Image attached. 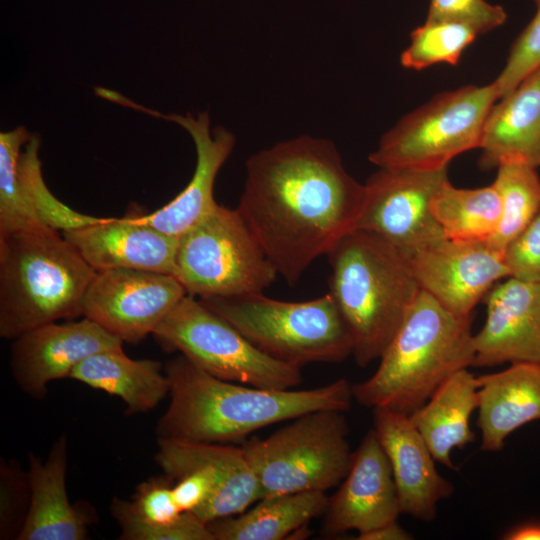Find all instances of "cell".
<instances>
[{
  "label": "cell",
  "mask_w": 540,
  "mask_h": 540,
  "mask_svg": "<svg viewBox=\"0 0 540 540\" xmlns=\"http://www.w3.org/2000/svg\"><path fill=\"white\" fill-rule=\"evenodd\" d=\"M236 207L289 285L356 229L365 185L346 170L335 144L300 135L251 155Z\"/></svg>",
  "instance_id": "6da1fadb"
},
{
  "label": "cell",
  "mask_w": 540,
  "mask_h": 540,
  "mask_svg": "<svg viewBox=\"0 0 540 540\" xmlns=\"http://www.w3.org/2000/svg\"><path fill=\"white\" fill-rule=\"evenodd\" d=\"M170 401L156 424L157 439L235 444L264 427L315 410H349L352 384L338 379L307 390L254 387L216 378L183 355L164 364Z\"/></svg>",
  "instance_id": "7a4b0ae2"
},
{
  "label": "cell",
  "mask_w": 540,
  "mask_h": 540,
  "mask_svg": "<svg viewBox=\"0 0 540 540\" xmlns=\"http://www.w3.org/2000/svg\"><path fill=\"white\" fill-rule=\"evenodd\" d=\"M473 337L472 315H456L420 290L377 370L352 384L353 399L367 408L411 415L451 375L472 367Z\"/></svg>",
  "instance_id": "3957f363"
},
{
  "label": "cell",
  "mask_w": 540,
  "mask_h": 540,
  "mask_svg": "<svg viewBox=\"0 0 540 540\" xmlns=\"http://www.w3.org/2000/svg\"><path fill=\"white\" fill-rule=\"evenodd\" d=\"M327 256L329 292L350 331L352 355L365 367L382 356L421 289L407 257L369 231H350Z\"/></svg>",
  "instance_id": "277c9868"
},
{
  "label": "cell",
  "mask_w": 540,
  "mask_h": 540,
  "mask_svg": "<svg viewBox=\"0 0 540 540\" xmlns=\"http://www.w3.org/2000/svg\"><path fill=\"white\" fill-rule=\"evenodd\" d=\"M94 270L51 229L0 238V336L13 340L38 326L82 316Z\"/></svg>",
  "instance_id": "5b68a950"
},
{
  "label": "cell",
  "mask_w": 540,
  "mask_h": 540,
  "mask_svg": "<svg viewBox=\"0 0 540 540\" xmlns=\"http://www.w3.org/2000/svg\"><path fill=\"white\" fill-rule=\"evenodd\" d=\"M200 300L280 362L301 368L341 362L352 355L350 331L330 292L302 302L276 300L263 293Z\"/></svg>",
  "instance_id": "8992f818"
},
{
  "label": "cell",
  "mask_w": 540,
  "mask_h": 540,
  "mask_svg": "<svg viewBox=\"0 0 540 540\" xmlns=\"http://www.w3.org/2000/svg\"><path fill=\"white\" fill-rule=\"evenodd\" d=\"M344 411L304 413L264 439L243 442L262 497L322 491L345 478L352 454Z\"/></svg>",
  "instance_id": "52a82bcc"
},
{
  "label": "cell",
  "mask_w": 540,
  "mask_h": 540,
  "mask_svg": "<svg viewBox=\"0 0 540 540\" xmlns=\"http://www.w3.org/2000/svg\"><path fill=\"white\" fill-rule=\"evenodd\" d=\"M498 99L493 82L439 93L385 132L368 159L378 168L448 167L454 157L480 147L486 119Z\"/></svg>",
  "instance_id": "ba28073f"
},
{
  "label": "cell",
  "mask_w": 540,
  "mask_h": 540,
  "mask_svg": "<svg viewBox=\"0 0 540 540\" xmlns=\"http://www.w3.org/2000/svg\"><path fill=\"white\" fill-rule=\"evenodd\" d=\"M278 273L238 209L217 206L179 236L175 277L200 299L263 293Z\"/></svg>",
  "instance_id": "9c48e42d"
},
{
  "label": "cell",
  "mask_w": 540,
  "mask_h": 540,
  "mask_svg": "<svg viewBox=\"0 0 540 540\" xmlns=\"http://www.w3.org/2000/svg\"><path fill=\"white\" fill-rule=\"evenodd\" d=\"M152 335L163 348L179 351L195 366L222 380L278 390L291 389L303 380L300 367L264 354L232 324L189 294Z\"/></svg>",
  "instance_id": "30bf717a"
},
{
  "label": "cell",
  "mask_w": 540,
  "mask_h": 540,
  "mask_svg": "<svg viewBox=\"0 0 540 540\" xmlns=\"http://www.w3.org/2000/svg\"><path fill=\"white\" fill-rule=\"evenodd\" d=\"M155 461L177 504L205 523L240 514L262 497L244 450L233 444L157 439Z\"/></svg>",
  "instance_id": "8fae6325"
},
{
  "label": "cell",
  "mask_w": 540,
  "mask_h": 540,
  "mask_svg": "<svg viewBox=\"0 0 540 540\" xmlns=\"http://www.w3.org/2000/svg\"><path fill=\"white\" fill-rule=\"evenodd\" d=\"M447 179L448 167L378 168L364 183L365 199L356 229L376 234L405 256L445 238L431 212V200Z\"/></svg>",
  "instance_id": "7c38bea8"
},
{
  "label": "cell",
  "mask_w": 540,
  "mask_h": 540,
  "mask_svg": "<svg viewBox=\"0 0 540 540\" xmlns=\"http://www.w3.org/2000/svg\"><path fill=\"white\" fill-rule=\"evenodd\" d=\"M181 282L165 273L114 268L97 271L84 294L81 311L123 342L152 334L186 295Z\"/></svg>",
  "instance_id": "4fadbf2b"
},
{
  "label": "cell",
  "mask_w": 540,
  "mask_h": 540,
  "mask_svg": "<svg viewBox=\"0 0 540 540\" xmlns=\"http://www.w3.org/2000/svg\"><path fill=\"white\" fill-rule=\"evenodd\" d=\"M105 99L174 122L191 136L196 150V165L187 186L160 209L146 215L134 216L141 223L179 237L217 206L214 184L219 170L234 149V134L223 126L211 129L208 112H199L196 116L190 113L162 114L110 89L106 91Z\"/></svg>",
  "instance_id": "5bb4252c"
},
{
  "label": "cell",
  "mask_w": 540,
  "mask_h": 540,
  "mask_svg": "<svg viewBox=\"0 0 540 540\" xmlns=\"http://www.w3.org/2000/svg\"><path fill=\"white\" fill-rule=\"evenodd\" d=\"M406 257L420 289L459 316H471L495 283L510 277L503 255L486 241L443 238Z\"/></svg>",
  "instance_id": "9a60e30c"
},
{
  "label": "cell",
  "mask_w": 540,
  "mask_h": 540,
  "mask_svg": "<svg viewBox=\"0 0 540 540\" xmlns=\"http://www.w3.org/2000/svg\"><path fill=\"white\" fill-rule=\"evenodd\" d=\"M123 343L86 317L61 324H44L12 340V376L24 393L34 399H43L50 382L69 377L88 356L123 348Z\"/></svg>",
  "instance_id": "2e32d148"
},
{
  "label": "cell",
  "mask_w": 540,
  "mask_h": 540,
  "mask_svg": "<svg viewBox=\"0 0 540 540\" xmlns=\"http://www.w3.org/2000/svg\"><path fill=\"white\" fill-rule=\"evenodd\" d=\"M343 483L328 500L323 533L366 532L401 513L391 465L374 429L352 454Z\"/></svg>",
  "instance_id": "e0dca14e"
},
{
  "label": "cell",
  "mask_w": 540,
  "mask_h": 540,
  "mask_svg": "<svg viewBox=\"0 0 540 540\" xmlns=\"http://www.w3.org/2000/svg\"><path fill=\"white\" fill-rule=\"evenodd\" d=\"M486 319L474 334L472 367L540 364V284L507 277L484 297Z\"/></svg>",
  "instance_id": "ac0fdd59"
},
{
  "label": "cell",
  "mask_w": 540,
  "mask_h": 540,
  "mask_svg": "<svg viewBox=\"0 0 540 540\" xmlns=\"http://www.w3.org/2000/svg\"><path fill=\"white\" fill-rule=\"evenodd\" d=\"M373 416V429L391 465L401 513L434 520L437 504L451 496L454 486L437 471L436 460L408 415L375 408Z\"/></svg>",
  "instance_id": "d6986e66"
},
{
  "label": "cell",
  "mask_w": 540,
  "mask_h": 540,
  "mask_svg": "<svg viewBox=\"0 0 540 540\" xmlns=\"http://www.w3.org/2000/svg\"><path fill=\"white\" fill-rule=\"evenodd\" d=\"M61 233L96 271L128 268L175 276L179 237L141 223L134 216L104 218Z\"/></svg>",
  "instance_id": "ffe728a7"
},
{
  "label": "cell",
  "mask_w": 540,
  "mask_h": 540,
  "mask_svg": "<svg viewBox=\"0 0 540 540\" xmlns=\"http://www.w3.org/2000/svg\"><path fill=\"white\" fill-rule=\"evenodd\" d=\"M68 440L60 435L47 459L30 452L27 470L30 484L28 512L18 540H85L95 520L87 503L72 504L66 489Z\"/></svg>",
  "instance_id": "44dd1931"
},
{
  "label": "cell",
  "mask_w": 540,
  "mask_h": 540,
  "mask_svg": "<svg viewBox=\"0 0 540 540\" xmlns=\"http://www.w3.org/2000/svg\"><path fill=\"white\" fill-rule=\"evenodd\" d=\"M478 379L477 427L481 431V449L498 452L514 431L540 420V364L512 363Z\"/></svg>",
  "instance_id": "7402d4cb"
},
{
  "label": "cell",
  "mask_w": 540,
  "mask_h": 540,
  "mask_svg": "<svg viewBox=\"0 0 540 540\" xmlns=\"http://www.w3.org/2000/svg\"><path fill=\"white\" fill-rule=\"evenodd\" d=\"M498 100L484 125L480 167L507 161L540 167V68Z\"/></svg>",
  "instance_id": "603a6c76"
},
{
  "label": "cell",
  "mask_w": 540,
  "mask_h": 540,
  "mask_svg": "<svg viewBox=\"0 0 540 540\" xmlns=\"http://www.w3.org/2000/svg\"><path fill=\"white\" fill-rule=\"evenodd\" d=\"M110 511L120 540H214L207 523L180 509L164 474L141 482L131 500L114 497Z\"/></svg>",
  "instance_id": "cb8c5ba5"
},
{
  "label": "cell",
  "mask_w": 540,
  "mask_h": 540,
  "mask_svg": "<svg viewBox=\"0 0 540 540\" xmlns=\"http://www.w3.org/2000/svg\"><path fill=\"white\" fill-rule=\"evenodd\" d=\"M479 379L468 368L451 375L432 396L409 415L434 459L455 469L453 449H464L475 441L470 418L478 408Z\"/></svg>",
  "instance_id": "d4e9b609"
},
{
  "label": "cell",
  "mask_w": 540,
  "mask_h": 540,
  "mask_svg": "<svg viewBox=\"0 0 540 540\" xmlns=\"http://www.w3.org/2000/svg\"><path fill=\"white\" fill-rule=\"evenodd\" d=\"M69 378L119 397L130 414L156 408L170 391L164 366L152 359H132L123 348L97 352L82 360Z\"/></svg>",
  "instance_id": "484cf974"
},
{
  "label": "cell",
  "mask_w": 540,
  "mask_h": 540,
  "mask_svg": "<svg viewBox=\"0 0 540 540\" xmlns=\"http://www.w3.org/2000/svg\"><path fill=\"white\" fill-rule=\"evenodd\" d=\"M322 491H304L261 498L240 514L208 523L214 540H280L326 511Z\"/></svg>",
  "instance_id": "4316f807"
},
{
  "label": "cell",
  "mask_w": 540,
  "mask_h": 540,
  "mask_svg": "<svg viewBox=\"0 0 540 540\" xmlns=\"http://www.w3.org/2000/svg\"><path fill=\"white\" fill-rule=\"evenodd\" d=\"M431 212L445 238L487 241L499 226L501 200L493 184L458 188L447 179L431 200Z\"/></svg>",
  "instance_id": "83f0119b"
},
{
  "label": "cell",
  "mask_w": 540,
  "mask_h": 540,
  "mask_svg": "<svg viewBox=\"0 0 540 540\" xmlns=\"http://www.w3.org/2000/svg\"><path fill=\"white\" fill-rule=\"evenodd\" d=\"M493 185L501 200V220L496 232L486 241L503 255L540 212V177L537 168L519 161L499 164Z\"/></svg>",
  "instance_id": "f1b7e54d"
},
{
  "label": "cell",
  "mask_w": 540,
  "mask_h": 540,
  "mask_svg": "<svg viewBox=\"0 0 540 540\" xmlns=\"http://www.w3.org/2000/svg\"><path fill=\"white\" fill-rule=\"evenodd\" d=\"M40 138L33 134L24 145L18 164V177L24 201L46 227L59 232L91 225L104 218L74 211L58 200L47 187L39 159Z\"/></svg>",
  "instance_id": "f546056e"
},
{
  "label": "cell",
  "mask_w": 540,
  "mask_h": 540,
  "mask_svg": "<svg viewBox=\"0 0 540 540\" xmlns=\"http://www.w3.org/2000/svg\"><path fill=\"white\" fill-rule=\"evenodd\" d=\"M32 135L24 126L0 133V238L48 228L24 201L18 177L20 155Z\"/></svg>",
  "instance_id": "4dcf8cb0"
},
{
  "label": "cell",
  "mask_w": 540,
  "mask_h": 540,
  "mask_svg": "<svg viewBox=\"0 0 540 540\" xmlns=\"http://www.w3.org/2000/svg\"><path fill=\"white\" fill-rule=\"evenodd\" d=\"M478 33L463 24L427 21L414 29L400 63L406 69L422 70L438 63L457 65Z\"/></svg>",
  "instance_id": "1f68e13d"
},
{
  "label": "cell",
  "mask_w": 540,
  "mask_h": 540,
  "mask_svg": "<svg viewBox=\"0 0 540 540\" xmlns=\"http://www.w3.org/2000/svg\"><path fill=\"white\" fill-rule=\"evenodd\" d=\"M533 2L535 14L512 43L506 63L493 82L499 99L540 68V0Z\"/></svg>",
  "instance_id": "d6a6232c"
},
{
  "label": "cell",
  "mask_w": 540,
  "mask_h": 540,
  "mask_svg": "<svg viewBox=\"0 0 540 540\" xmlns=\"http://www.w3.org/2000/svg\"><path fill=\"white\" fill-rule=\"evenodd\" d=\"M30 503L28 472L18 463L1 457L0 463V538L17 539Z\"/></svg>",
  "instance_id": "836d02e7"
},
{
  "label": "cell",
  "mask_w": 540,
  "mask_h": 540,
  "mask_svg": "<svg viewBox=\"0 0 540 540\" xmlns=\"http://www.w3.org/2000/svg\"><path fill=\"white\" fill-rule=\"evenodd\" d=\"M426 20L460 23L482 34L503 25L507 14L485 0H430Z\"/></svg>",
  "instance_id": "e575fe53"
},
{
  "label": "cell",
  "mask_w": 540,
  "mask_h": 540,
  "mask_svg": "<svg viewBox=\"0 0 540 540\" xmlns=\"http://www.w3.org/2000/svg\"><path fill=\"white\" fill-rule=\"evenodd\" d=\"M511 277L540 284V212L503 252Z\"/></svg>",
  "instance_id": "d590c367"
},
{
  "label": "cell",
  "mask_w": 540,
  "mask_h": 540,
  "mask_svg": "<svg viewBox=\"0 0 540 540\" xmlns=\"http://www.w3.org/2000/svg\"><path fill=\"white\" fill-rule=\"evenodd\" d=\"M359 540H410L412 534L406 531L399 523L392 521L366 532L359 533Z\"/></svg>",
  "instance_id": "8d00e7d4"
},
{
  "label": "cell",
  "mask_w": 540,
  "mask_h": 540,
  "mask_svg": "<svg viewBox=\"0 0 540 540\" xmlns=\"http://www.w3.org/2000/svg\"><path fill=\"white\" fill-rule=\"evenodd\" d=\"M505 540H540V522H524L509 529L504 535Z\"/></svg>",
  "instance_id": "74e56055"
}]
</instances>
